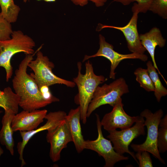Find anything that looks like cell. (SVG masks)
<instances>
[{
  "label": "cell",
  "instance_id": "1",
  "mask_svg": "<svg viewBox=\"0 0 167 167\" xmlns=\"http://www.w3.org/2000/svg\"><path fill=\"white\" fill-rule=\"evenodd\" d=\"M34 53L26 55L15 72L12 85L15 92L20 97L19 106L23 110L32 111L51 104L43 97L33 78L27 73L29 62Z\"/></svg>",
  "mask_w": 167,
  "mask_h": 167
},
{
  "label": "cell",
  "instance_id": "2",
  "mask_svg": "<svg viewBox=\"0 0 167 167\" xmlns=\"http://www.w3.org/2000/svg\"><path fill=\"white\" fill-rule=\"evenodd\" d=\"M85 66V73L83 74L81 72L82 64L80 62H78V74L73 79L78 88L80 120L84 124L87 122L88 107L97 87L107 80L104 76L97 75L95 74L92 64L89 60L86 62Z\"/></svg>",
  "mask_w": 167,
  "mask_h": 167
},
{
  "label": "cell",
  "instance_id": "3",
  "mask_svg": "<svg viewBox=\"0 0 167 167\" xmlns=\"http://www.w3.org/2000/svg\"><path fill=\"white\" fill-rule=\"evenodd\" d=\"M35 43L29 36L20 30L13 31L10 39L0 40V66L4 68L8 82L13 74L11 60L12 56L19 52L26 55L34 54Z\"/></svg>",
  "mask_w": 167,
  "mask_h": 167
},
{
  "label": "cell",
  "instance_id": "4",
  "mask_svg": "<svg viewBox=\"0 0 167 167\" xmlns=\"http://www.w3.org/2000/svg\"><path fill=\"white\" fill-rule=\"evenodd\" d=\"M36 56V59L32 60L28 64V66L33 71L30 75L35 80L39 88L44 86L49 87L56 84H63L71 88L75 87V84L74 82L63 79L54 75L52 71L54 64L41 51L37 50Z\"/></svg>",
  "mask_w": 167,
  "mask_h": 167
},
{
  "label": "cell",
  "instance_id": "5",
  "mask_svg": "<svg viewBox=\"0 0 167 167\" xmlns=\"http://www.w3.org/2000/svg\"><path fill=\"white\" fill-rule=\"evenodd\" d=\"M129 92L125 79L120 78L109 84H105L97 87L88 107L87 117H89L100 106L108 104L113 107L124 94Z\"/></svg>",
  "mask_w": 167,
  "mask_h": 167
},
{
  "label": "cell",
  "instance_id": "6",
  "mask_svg": "<svg viewBox=\"0 0 167 167\" xmlns=\"http://www.w3.org/2000/svg\"><path fill=\"white\" fill-rule=\"evenodd\" d=\"M163 115V112L160 109L153 113L146 109L140 113V116L146 118L144 125L147 129V136L142 144L132 143L131 146L135 152L146 151L151 153L162 163L165 164L164 160L161 156L157 146L158 130L159 122Z\"/></svg>",
  "mask_w": 167,
  "mask_h": 167
},
{
  "label": "cell",
  "instance_id": "7",
  "mask_svg": "<svg viewBox=\"0 0 167 167\" xmlns=\"http://www.w3.org/2000/svg\"><path fill=\"white\" fill-rule=\"evenodd\" d=\"M144 121L142 117L133 126L119 131L115 130L108 131L109 134L107 136L113 143L114 149L117 153L121 155L125 153L129 154L138 164L134 152L129 150V146L135 139L145 135Z\"/></svg>",
  "mask_w": 167,
  "mask_h": 167
},
{
  "label": "cell",
  "instance_id": "8",
  "mask_svg": "<svg viewBox=\"0 0 167 167\" xmlns=\"http://www.w3.org/2000/svg\"><path fill=\"white\" fill-rule=\"evenodd\" d=\"M96 117L97 137L95 140H85L84 149L94 151L97 153L99 156L103 157L105 161V167H113L118 162L128 160V157L117 153L114 150L111 141L104 137L99 116L96 114Z\"/></svg>",
  "mask_w": 167,
  "mask_h": 167
},
{
  "label": "cell",
  "instance_id": "9",
  "mask_svg": "<svg viewBox=\"0 0 167 167\" xmlns=\"http://www.w3.org/2000/svg\"><path fill=\"white\" fill-rule=\"evenodd\" d=\"M99 49L94 55H85L83 59L84 62L89 59L97 57H103L108 59L111 63L109 77L114 79L115 78V70L120 62L122 60L127 59H137L145 62L148 59V56L145 54H139L132 53L128 54H120L113 50V46L107 42L105 37L102 35H99Z\"/></svg>",
  "mask_w": 167,
  "mask_h": 167
},
{
  "label": "cell",
  "instance_id": "10",
  "mask_svg": "<svg viewBox=\"0 0 167 167\" xmlns=\"http://www.w3.org/2000/svg\"><path fill=\"white\" fill-rule=\"evenodd\" d=\"M123 104L120 98L113 107L112 110L106 113L101 121L104 129L108 132L119 128L123 130L131 127L139 120L141 116H131L123 108Z\"/></svg>",
  "mask_w": 167,
  "mask_h": 167
},
{
  "label": "cell",
  "instance_id": "11",
  "mask_svg": "<svg viewBox=\"0 0 167 167\" xmlns=\"http://www.w3.org/2000/svg\"><path fill=\"white\" fill-rule=\"evenodd\" d=\"M46 138L50 144V158L54 162L57 161L60 158L62 150L67 147L69 143L72 142L65 118L55 128L48 131Z\"/></svg>",
  "mask_w": 167,
  "mask_h": 167
},
{
  "label": "cell",
  "instance_id": "12",
  "mask_svg": "<svg viewBox=\"0 0 167 167\" xmlns=\"http://www.w3.org/2000/svg\"><path fill=\"white\" fill-rule=\"evenodd\" d=\"M66 115L65 112L62 111L50 112L46 115L45 118L47 121L43 126L32 131H20L22 140L18 143L17 148L19 155V159L21 162V167L26 165L23 158V153L24 148L29 140L38 132L46 130L48 131L55 128L65 119Z\"/></svg>",
  "mask_w": 167,
  "mask_h": 167
},
{
  "label": "cell",
  "instance_id": "13",
  "mask_svg": "<svg viewBox=\"0 0 167 167\" xmlns=\"http://www.w3.org/2000/svg\"><path fill=\"white\" fill-rule=\"evenodd\" d=\"M139 13L137 12H133L129 22L124 26L116 27L100 24L99 31L106 28L119 30L123 33L125 37L129 51L132 53L143 54L146 50L141 44L137 28Z\"/></svg>",
  "mask_w": 167,
  "mask_h": 167
},
{
  "label": "cell",
  "instance_id": "14",
  "mask_svg": "<svg viewBox=\"0 0 167 167\" xmlns=\"http://www.w3.org/2000/svg\"><path fill=\"white\" fill-rule=\"evenodd\" d=\"M46 109L23 110L14 116L11 123L13 132L30 131L37 129L47 114Z\"/></svg>",
  "mask_w": 167,
  "mask_h": 167
},
{
  "label": "cell",
  "instance_id": "15",
  "mask_svg": "<svg viewBox=\"0 0 167 167\" xmlns=\"http://www.w3.org/2000/svg\"><path fill=\"white\" fill-rule=\"evenodd\" d=\"M139 37L141 44L150 54L154 66L167 84V81L160 71L155 58L156 47L157 46L161 48L164 47L165 44V39L162 36L160 29L156 27L152 28L148 32L140 34Z\"/></svg>",
  "mask_w": 167,
  "mask_h": 167
},
{
  "label": "cell",
  "instance_id": "16",
  "mask_svg": "<svg viewBox=\"0 0 167 167\" xmlns=\"http://www.w3.org/2000/svg\"><path fill=\"white\" fill-rule=\"evenodd\" d=\"M65 119L76 151L78 153H81L84 149L85 140L82 135L80 124V106L75 109H71L66 116Z\"/></svg>",
  "mask_w": 167,
  "mask_h": 167
},
{
  "label": "cell",
  "instance_id": "17",
  "mask_svg": "<svg viewBox=\"0 0 167 167\" xmlns=\"http://www.w3.org/2000/svg\"><path fill=\"white\" fill-rule=\"evenodd\" d=\"M15 114L11 110H5L2 121V126L0 131V142L2 145L5 146L12 155L14 154L15 143L11 123Z\"/></svg>",
  "mask_w": 167,
  "mask_h": 167
},
{
  "label": "cell",
  "instance_id": "18",
  "mask_svg": "<svg viewBox=\"0 0 167 167\" xmlns=\"http://www.w3.org/2000/svg\"><path fill=\"white\" fill-rule=\"evenodd\" d=\"M20 97L14 93L10 87L5 88L0 92V107L4 110H11L18 113Z\"/></svg>",
  "mask_w": 167,
  "mask_h": 167
},
{
  "label": "cell",
  "instance_id": "19",
  "mask_svg": "<svg viewBox=\"0 0 167 167\" xmlns=\"http://www.w3.org/2000/svg\"><path fill=\"white\" fill-rule=\"evenodd\" d=\"M0 6L1 13L6 20L10 23L16 21L20 8L14 0H0Z\"/></svg>",
  "mask_w": 167,
  "mask_h": 167
},
{
  "label": "cell",
  "instance_id": "20",
  "mask_svg": "<svg viewBox=\"0 0 167 167\" xmlns=\"http://www.w3.org/2000/svg\"><path fill=\"white\" fill-rule=\"evenodd\" d=\"M146 65L147 70L154 86V95L157 101L160 102L162 97L167 95V90L162 84L152 62L149 61Z\"/></svg>",
  "mask_w": 167,
  "mask_h": 167
},
{
  "label": "cell",
  "instance_id": "21",
  "mask_svg": "<svg viewBox=\"0 0 167 167\" xmlns=\"http://www.w3.org/2000/svg\"><path fill=\"white\" fill-rule=\"evenodd\" d=\"M158 128L157 146L159 153L167 150V115L161 119Z\"/></svg>",
  "mask_w": 167,
  "mask_h": 167
},
{
  "label": "cell",
  "instance_id": "22",
  "mask_svg": "<svg viewBox=\"0 0 167 167\" xmlns=\"http://www.w3.org/2000/svg\"><path fill=\"white\" fill-rule=\"evenodd\" d=\"M136 80L147 92H154V86L147 69L139 67L134 72Z\"/></svg>",
  "mask_w": 167,
  "mask_h": 167
},
{
  "label": "cell",
  "instance_id": "23",
  "mask_svg": "<svg viewBox=\"0 0 167 167\" xmlns=\"http://www.w3.org/2000/svg\"><path fill=\"white\" fill-rule=\"evenodd\" d=\"M153 0H113V2H118L121 3L123 5L126 6L131 3L136 1L132 7L131 10L133 12H137L145 13L148 10L150 5Z\"/></svg>",
  "mask_w": 167,
  "mask_h": 167
},
{
  "label": "cell",
  "instance_id": "24",
  "mask_svg": "<svg viewBox=\"0 0 167 167\" xmlns=\"http://www.w3.org/2000/svg\"><path fill=\"white\" fill-rule=\"evenodd\" d=\"M149 10L164 19L167 18V0H153Z\"/></svg>",
  "mask_w": 167,
  "mask_h": 167
},
{
  "label": "cell",
  "instance_id": "25",
  "mask_svg": "<svg viewBox=\"0 0 167 167\" xmlns=\"http://www.w3.org/2000/svg\"><path fill=\"white\" fill-rule=\"evenodd\" d=\"M13 32L11 23L6 20L0 12V40L10 39Z\"/></svg>",
  "mask_w": 167,
  "mask_h": 167
},
{
  "label": "cell",
  "instance_id": "26",
  "mask_svg": "<svg viewBox=\"0 0 167 167\" xmlns=\"http://www.w3.org/2000/svg\"><path fill=\"white\" fill-rule=\"evenodd\" d=\"M135 155L138 160L139 167H152V161L149 152L146 151L138 152Z\"/></svg>",
  "mask_w": 167,
  "mask_h": 167
},
{
  "label": "cell",
  "instance_id": "27",
  "mask_svg": "<svg viewBox=\"0 0 167 167\" xmlns=\"http://www.w3.org/2000/svg\"><path fill=\"white\" fill-rule=\"evenodd\" d=\"M74 4L83 6L87 4L89 1L94 3L96 6L100 7L103 6L107 0H70Z\"/></svg>",
  "mask_w": 167,
  "mask_h": 167
},
{
  "label": "cell",
  "instance_id": "28",
  "mask_svg": "<svg viewBox=\"0 0 167 167\" xmlns=\"http://www.w3.org/2000/svg\"><path fill=\"white\" fill-rule=\"evenodd\" d=\"M36 0L38 1L43 0L46 2H54L56 0Z\"/></svg>",
  "mask_w": 167,
  "mask_h": 167
},
{
  "label": "cell",
  "instance_id": "29",
  "mask_svg": "<svg viewBox=\"0 0 167 167\" xmlns=\"http://www.w3.org/2000/svg\"><path fill=\"white\" fill-rule=\"evenodd\" d=\"M3 153V151L2 148L0 147V156Z\"/></svg>",
  "mask_w": 167,
  "mask_h": 167
},
{
  "label": "cell",
  "instance_id": "30",
  "mask_svg": "<svg viewBox=\"0 0 167 167\" xmlns=\"http://www.w3.org/2000/svg\"><path fill=\"white\" fill-rule=\"evenodd\" d=\"M30 0H23L24 2H26L27 1H29Z\"/></svg>",
  "mask_w": 167,
  "mask_h": 167
},
{
  "label": "cell",
  "instance_id": "31",
  "mask_svg": "<svg viewBox=\"0 0 167 167\" xmlns=\"http://www.w3.org/2000/svg\"><path fill=\"white\" fill-rule=\"evenodd\" d=\"M2 112V111H0V114Z\"/></svg>",
  "mask_w": 167,
  "mask_h": 167
},
{
  "label": "cell",
  "instance_id": "32",
  "mask_svg": "<svg viewBox=\"0 0 167 167\" xmlns=\"http://www.w3.org/2000/svg\"><path fill=\"white\" fill-rule=\"evenodd\" d=\"M1 91L0 90V92Z\"/></svg>",
  "mask_w": 167,
  "mask_h": 167
}]
</instances>
